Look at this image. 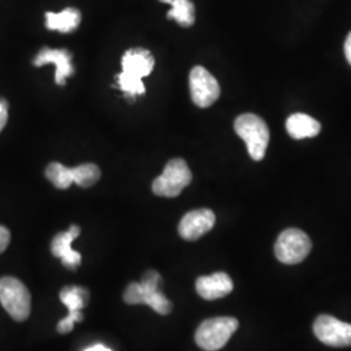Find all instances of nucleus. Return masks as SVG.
<instances>
[{
  "instance_id": "obj_1",
  "label": "nucleus",
  "mask_w": 351,
  "mask_h": 351,
  "mask_svg": "<svg viewBox=\"0 0 351 351\" xmlns=\"http://www.w3.org/2000/svg\"><path fill=\"white\" fill-rule=\"evenodd\" d=\"M154 65L155 60L150 51L138 47L128 50L124 53L121 59L123 72L116 75V81L128 101L133 103L137 95L146 93L142 78L150 75Z\"/></svg>"
},
{
  "instance_id": "obj_2",
  "label": "nucleus",
  "mask_w": 351,
  "mask_h": 351,
  "mask_svg": "<svg viewBox=\"0 0 351 351\" xmlns=\"http://www.w3.org/2000/svg\"><path fill=\"white\" fill-rule=\"evenodd\" d=\"M162 276L156 271H147L141 282H132L124 293L128 304H147L160 315L171 314L172 303L159 290Z\"/></svg>"
},
{
  "instance_id": "obj_3",
  "label": "nucleus",
  "mask_w": 351,
  "mask_h": 351,
  "mask_svg": "<svg viewBox=\"0 0 351 351\" xmlns=\"http://www.w3.org/2000/svg\"><path fill=\"white\" fill-rule=\"evenodd\" d=\"M234 130L245 141L251 159L261 162L269 143V129L263 119L254 113L241 114L234 121Z\"/></svg>"
},
{
  "instance_id": "obj_4",
  "label": "nucleus",
  "mask_w": 351,
  "mask_h": 351,
  "mask_svg": "<svg viewBox=\"0 0 351 351\" xmlns=\"http://www.w3.org/2000/svg\"><path fill=\"white\" fill-rule=\"evenodd\" d=\"M239 329V320L234 317H213L204 320L195 332V342L204 351L223 349Z\"/></svg>"
},
{
  "instance_id": "obj_5",
  "label": "nucleus",
  "mask_w": 351,
  "mask_h": 351,
  "mask_svg": "<svg viewBox=\"0 0 351 351\" xmlns=\"http://www.w3.org/2000/svg\"><path fill=\"white\" fill-rule=\"evenodd\" d=\"M0 303L16 322H24L30 315L32 297L19 278H0Z\"/></svg>"
},
{
  "instance_id": "obj_6",
  "label": "nucleus",
  "mask_w": 351,
  "mask_h": 351,
  "mask_svg": "<svg viewBox=\"0 0 351 351\" xmlns=\"http://www.w3.org/2000/svg\"><path fill=\"white\" fill-rule=\"evenodd\" d=\"M191 171L184 159H172L164 172L152 182V191L165 198H175L191 182Z\"/></svg>"
},
{
  "instance_id": "obj_7",
  "label": "nucleus",
  "mask_w": 351,
  "mask_h": 351,
  "mask_svg": "<svg viewBox=\"0 0 351 351\" xmlns=\"http://www.w3.org/2000/svg\"><path fill=\"white\" fill-rule=\"evenodd\" d=\"M311 247V239L303 230L289 228L278 236L275 245V254L281 263L291 265L303 262L310 254Z\"/></svg>"
},
{
  "instance_id": "obj_8",
  "label": "nucleus",
  "mask_w": 351,
  "mask_h": 351,
  "mask_svg": "<svg viewBox=\"0 0 351 351\" xmlns=\"http://www.w3.org/2000/svg\"><path fill=\"white\" fill-rule=\"evenodd\" d=\"M190 95L195 106L207 108L220 97V85L206 68L194 66L189 75Z\"/></svg>"
},
{
  "instance_id": "obj_9",
  "label": "nucleus",
  "mask_w": 351,
  "mask_h": 351,
  "mask_svg": "<svg viewBox=\"0 0 351 351\" xmlns=\"http://www.w3.org/2000/svg\"><path fill=\"white\" fill-rule=\"evenodd\" d=\"M314 333L319 341L332 348L351 346V324L339 319L320 315L314 323Z\"/></svg>"
},
{
  "instance_id": "obj_10",
  "label": "nucleus",
  "mask_w": 351,
  "mask_h": 351,
  "mask_svg": "<svg viewBox=\"0 0 351 351\" xmlns=\"http://www.w3.org/2000/svg\"><path fill=\"white\" fill-rule=\"evenodd\" d=\"M60 301L68 308V316L58 324V332L65 335L72 332L75 323L84 320L82 310L86 307L88 301V289L81 287H66L60 291Z\"/></svg>"
},
{
  "instance_id": "obj_11",
  "label": "nucleus",
  "mask_w": 351,
  "mask_h": 351,
  "mask_svg": "<svg viewBox=\"0 0 351 351\" xmlns=\"http://www.w3.org/2000/svg\"><path fill=\"white\" fill-rule=\"evenodd\" d=\"M215 221L216 216L211 210H194L182 217L178 226V233L186 241H197L213 229Z\"/></svg>"
},
{
  "instance_id": "obj_12",
  "label": "nucleus",
  "mask_w": 351,
  "mask_h": 351,
  "mask_svg": "<svg viewBox=\"0 0 351 351\" xmlns=\"http://www.w3.org/2000/svg\"><path fill=\"white\" fill-rule=\"evenodd\" d=\"M80 226H72L66 232L58 233L51 242L52 255L62 259V263L71 269H75L81 264V254L72 249V242L80 236Z\"/></svg>"
},
{
  "instance_id": "obj_13",
  "label": "nucleus",
  "mask_w": 351,
  "mask_h": 351,
  "mask_svg": "<svg viewBox=\"0 0 351 351\" xmlns=\"http://www.w3.org/2000/svg\"><path fill=\"white\" fill-rule=\"evenodd\" d=\"M53 63L56 65L55 72V82L60 86L65 85L66 78L75 73V68L72 65V55L65 49L62 50H51L49 47H45L38 52L34 65L42 66L45 64Z\"/></svg>"
},
{
  "instance_id": "obj_14",
  "label": "nucleus",
  "mask_w": 351,
  "mask_h": 351,
  "mask_svg": "<svg viewBox=\"0 0 351 351\" xmlns=\"http://www.w3.org/2000/svg\"><path fill=\"white\" fill-rule=\"evenodd\" d=\"M197 293L203 300L213 301L224 298L233 290V281L224 272H216L211 276H202L195 282Z\"/></svg>"
},
{
  "instance_id": "obj_15",
  "label": "nucleus",
  "mask_w": 351,
  "mask_h": 351,
  "mask_svg": "<svg viewBox=\"0 0 351 351\" xmlns=\"http://www.w3.org/2000/svg\"><path fill=\"white\" fill-rule=\"evenodd\" d=\"M287 130L291 138H314L320 133L322 125L317 120L308 114L294 113L289 116L287 120Z\"/></svg>"
},
{
  "instance_id": "obj_16",
  "label": "nucleus",
  "mask_w": 351,
  "mask_h": 351,
  "mask_svg": "<svg viewBox=\"0 0 351 351\" xmlns=\"http://www.w3.org/2000/svg\"><path fill=\"white\" fill-rule=\"evenodd\" d=\"M81 23V12L75 8H65L59 13H46V26L49 30L72 33Z\"/></svg>"
},
{
  "instance_id": "obj_17",
  "label": "nucleus",
  "mask_w": 351,
  "mask_h": 351,
  "mask_svg": "<svg viewBox=\"0 0 351 351\" xmlns=\"http://www.w3.org/2000/svg\"><path fill=\"white\" fill-rule=\"evenodd\" d=\"M168 19L175 20L181 26H191L195 21V8L190 0H173Z\"/></svg>"
},
{
  "instance_id": "obj_18",
  "label": "nucleus",
  "mask_w": 351,
  "mask_h": 351,
  "mask_svg": "<svg viewBox=\"0 0 351 351\" xmlns=\"http://www.w3.org/2000/svg\"><path fill=\"white\" fill-rule=\"evenodd\" d=\"M73 184L81 188H90L98 182L101 178V169L95 164H82L72 168Z\"/></svg>"
},
{
  "instance_id": "obj_19",
  "label": "nucleus",
  "mask_w": 351,
  "mask_h": 351,
  "mask_svg": "<svg viewBox=\"0 0 351 351\" xmlns=\"http://www.w3.org/2000/svg\"><path fill=\"white\" fill-rule=\"evenodd\" d=\"M46 177L52 182L55 188L65 190L73 184L72 168H68L63 164L51 163L46 168Z\"/></svg>"
},
{
  "instance_id": "obj_20",
  "label": "nucleus",
  "mask_w": 351,
  "mask_h": 351,
  "mask_svg": "<svg viewBox=\"0 0 351 351\" xmlns=\"http://www.w3.org/2000/svg\"><path fill=\"white\" fill-rule=\"evenodd\" d=\"M11 242V233L5 226H0V254L4 252Z\"/></svg>"
},
{
  "instance_id": "obj_21",
  "label": "nucleus",
  "mask_w": 351,
  "mask_h": 351,
  "mask_svg": "<svg viewBox=\"0 0 351 351\" xmlns=\"http://www.w3.org/2000/svg\"><path fill=\"white\" fill-rule=\"evenodd\" d=\"M8 121V104L4 99H0V132L7 125Z\"/></svg>"
},
{
  "instance_id": "obj_22",
  "label": "nucleus",
  "mask_w": 351,
  "mask_h": 351,
  "mask_svg": "<svg viewBox=\"0 0 351 351\" xmlns=\"http://www.w3.org/2000/svg\"><path fill=\"white\" fill-rule=\"evenodd\" d=\"M343 50H345V56H346L348 62L351 65V32L346 38V40H345V49Z\"/></svg>"
},
{
  "instance_id": "obj_23",
  "label": "nucleus",
  "mask_w": 351,
  "mask_h": 351,
  "mask_svg": "<svg viewBox=\"0 0 351 351\" xmlns=\"http://www.w3.org/2000/svg\"><path fill=\"white\" fill-rule=\"evenodd\" d=\"M84 351H112L111 349H108V348H106V346H103V345H94V346H91V348H88L86 350Z\"/></svg>"
},
{
  "instance_id": "obj_24",
  "label": "nucleus",
  "mask_w": 351,
  "mask_h": 351,
  "mask_svg": "<svg viewBox=\"0 0 351 351\" xmlns=\"http://www.w3.org/2000/svg\"><path fill=\"white\" fill-rule=\"evenodd\" d=\"M162 3H167V4H172L173 3V0H160Z\"/></svg>"
}]
</instances>
